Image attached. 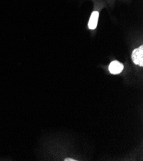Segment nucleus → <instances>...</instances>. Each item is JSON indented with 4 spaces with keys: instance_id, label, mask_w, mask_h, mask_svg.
<instances>
[{
    "instance_id": "3",
    "label": "nucleus",
    "mask_w": 143,
    "mask_h": 161,
    "mask_svg": "<svg viewBox=\"0 0 143 161\" xmlns=\"http://www.w3.org/2000/svg\"><path fill=\"white\" fill-rule=\"evenodd\" d=\"M99 18V13L97 11H94L92 13L91 18L89 19V22L88 24L89 28L91 30H94L96 28L98 21Z\"/></svg>"
},
{
    "instance_id": "4",
    "label": "nucleus",
    "mask_w": 143,
    "mask_h": 161,
    "mask_svg": "<svg viewBox=\"0 0 143 161\" xmlns=\"http://www.w3.org/2000/svg\"><path fill=\"white\" fill-rule=\"evenodd\" d=\"M65 160L66 161H75L76 160H74V159H72V158H66Z\"/></svg>"
},
{
    "instance_id": "2",
    "label": "nucleus",
    "mask_w": 143,
    "mask_h": 161,
    "mask_svg": "<svg viewBox=\"0 0 143 161\" xmlns=\"http://www.w3.org/2000/svg\"><path fill=\"white\" fill-rule=\"evenodd\" d=\"M124 68L123 64L118 61H113L110 63L108 67L109 71L113 75H118L120 73Z\"/></svg>"
},
{
    "instance_id": "1",
    "label": "nucleus",
    "mask_w": 143,
    "mask_h": 161,
    "mask_svg": "<svg viewBox=\"0 0 143 161\" xmlns=\"http://www.w3.org/2000/svg\"><path fill=\"white\" fill-rule=\"evenodd\" d=\"M133 62L140 66H143V46H140L139 48L134 50L132 54Z\"/></svg>"
}]
</instances>
